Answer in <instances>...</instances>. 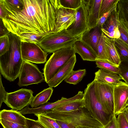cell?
Here are the masks:
<instances>
[{
  "mask_svg": "<svg viewBox=\"0 0 128 128\" xmlns=\"http://www.w3.org/2000/svg\"><path fill=\"white\" fill-rule=\"evenodd\" d=\"M20 10L14 11L2 7L6 14L2 19L10 32L19 36L24 34H43L53 32L57 10L60 0H22Z\"/></svg>",
  "mask_w": 128,
  "mask_h": 128,
  "instance_id": "6da1fadb",
  "label": "cell"
},
{
  "mask_svg": "<svg viewBox=\"0 0 128 128\" xmlns=\"http://www.w3.org/2000/svg\"><path fill=\"white\" fill-rule=\"evenodd\" d=\"M9 50L0 56V72L3 76L10 82L18 77L23 64L21 52L22 42L20 37L10 32L8 34Z\"/></svg>",
  "mask_w": 128,
  "mask_h": 128,
  "instance_id": "7a4b0ae2",
  "label": "cell"
},
{
  "mask_svg": "<svg viewBox=\"0 0 128 128\" xmlns=\"http://www.w3.org/2000/svg\"><path fill=\"white\" fill-rule=\"evenodd\" d=\"M56 120L70 123L75 127L78 126L103 128L104 126L94 118L84 107L74 111L58 112L51 111L44 113Z\"/></svg>",
  "mask_w": 128,
  "mask_h": 128,
  "instance_id": "3957f363",
  "label": "cell"
},
{
  "mask_svg": "<svg viewBox=\"0 0 128 128\" xmlns=\"http://www.w3.org/2000/svg\"><path fill=\"white\" fill-rule=\"evenodd\" d=\"M95 82L94 80L88 84L84 90V108L94 118L104 126L111 120L113 116L108 114L104 110L96 90Z\"/></svg>",
  "mask_w": 128,
  "mask_h": 128,
  "instance_id": "277c9868",
  "label": "cell"
},
{
  "mask_svg": "<svg viewBox=\"0 0 128 128\" xmlns=\"http://www.w3.org/2000/svg\"><path fill=\"white\" fill-rule=\"evenodd\" d=\"M81 37H72L64 30L58 32L51 33L37 44L47 53H53L60 49L73 46L76 42L80 40Z\"/></svg>",
  "mask_w": 128,
  "mask_h": 128,
  "instance_id": "5b68a950",
  "label": "cell"
},
{
  "mask_svg": "<svg viewBox=\"0 0 128 128\" xmlns=\"http://www.w3.org/2000/svg\"><path fill=\"white\" fill-rule=\"evenodd\" d=\"M76 53L73 46L60 49L52 53L43 69L46 83L49 82L59 70Z\"/></svg>",
  "mask_w": 128,
  "mask_h": 128,
  "instance_id": "8992f818",
  "label": "cell"
},
{
  "mask_svg": "<svg viewBox=\"0 0 128 128\" xmlns=\"http://www.w3.org/2000/svg\"><path fill=\"white\" fill-rule=\"evenodd\" d=\"M89 0H82L81 6L76 10L74 22L66 30L72 36L81 37L88 30V14Z\"/></svg>",
  "mask_w": 128,
  "mask_h": 128,
  "instance_id": "52a82bcc",
  "label": "cell"
},
{
  "mask_svg": "<svg viewBox=\"0 0 128 128\" xmlns=\"http://www.w3.org/2000/svg\"><path fill=\"white\" fill-rule=\"evenodd\" d=\"M18 78V84L20 87L38 84L45 81L43 73L37 66L26 61H24Z\"/></svg>",
  "mask_w": 128,
  "mask_h": 128,
  "instance_id": "ba28073f",
  "label": "cell"
},
{
  "mask_svg": "<svg viewBox=\"0 0 128 128\" xmlns=\"http://www.w3.org/2000/svg\"><path fill=\"white\" fill-rule=\"evenodd\" d=\"M33 93L32 90L25 88L8 92L4 102L12 110H21L30 104L34 97Z\"/></svg>",
  "mask_w": 128,
  "mask_h": 128,
  "instance_id": "9c48e42d",
  "label": "cell"
},
{
  "mask_svg": "<svg viewBox=\"0 0 128 128\" xmlns=\"http://www.w3.org/2000/svg\"><path fill=\"white\" fill-rule=\"evenodd\" d=\"M95 82L96 90L104 110L108 114L113 116L114 114V86L100 82Z\"/></svg>",
  "mask_w": 128,
  "mask_h": 128,
  "instance_id": "30bf717a",
  "label": "cell"
},
{
  "mask_svg": "<svg viewBox=\"0 0 128 128\" xmlns=\"http://www.w3.org/2000/svg\"><path fill=\"white\" fill-rule=\"evenodd\" d=\"M21 52L24 61L37 64L47 62V53L36 44L22 42Z\"/></svg>",
  "mask_w": 128,
  "mask_h": 128,
  "instance_id": "8fae6325",
  "label": "cell"
},
{
  "mask_svg": "<svg viewBox=\"0 0 128 128\" xmlns=\"http://www.w3.org/2000/svg\"><path fill=\"white\" fill-rule=\"evenodd\" d=\"M76 13L75 10L60 6L56 12L53 32H58L66 30L74 21Z\"/></svg>",
  "mask_w": 128,
  "mask_h": 128,
  "instance_id": "7c38bea8",
  "label": "cell"
},
{
  "mask_svg": "<svg viewBox=\"0 0 128 128\" xmlns=\"http://www.w3.org/2000/svg\"><path fill=\"white\" fill-rule=\"evenodd\" d=\"M114 114L117 116L126 108V102L128 98V85L122 82L114 87Z\"/></svg>",
  "mask_w": 128,
  "mask_h": 128,
  "instance_id": "4fadbf2b",
  "label": "cell"
},
{
  "mask_svg": "<svg viewBox=\"0 0 128 128\" xmlns=\"http://www.w3.org/2000/svg\"><path fill=\"white\" fill-rule=\"evenodd\" d=\"M102 33L101 28L97 26L86 31L80 38V40L96 57L98 43Z\"/></svg>",
  "mask_w": 128,
  "mask_h": 128,
  "instance_id": "5bb4252c",
  "label": "cell"
},
{
  "mask_svg": "<svg viewBox=\"0 0 128 128\" xmlns=\"http://www.w3.org/2000/svg\"><path fill=\"white\" fill-rule=\"evenodd\" d=\"M76 61L75 54L59 70L47 84L49 87H55L64 80L73 70Z\"/></svg>",
  "mask_w": 128,
  "mask_h": 128,
  "instance_id": "9a60e30c",
  "label": "cell"
},
{
  "mask_svg": "<svg viewBox=\"0 0 128 128\" xmlns=\"http://www.w3.org/2000/svg\"><path fill=\"white\" fill-rule=\"evenodd\" d=\"M122 78L116 73L103 69H99L95 73L94 80L108 84L114 86L121 83Z\"/></svg>",
  "mask_w": 128,
  "mask_h": 128,
  "instance_id": "2e32d148",
  "label": "cell"
},
{
  "mask_svg": "<svg viewBox=\"0 0 128 128\" xmlns=\"http://www.w3.org/2000/svg\"><path fill=\"white\" fill-rule=\"evenodd\" d=\"M102 0H89L88 14V30L97 26L100 10Z\"/></svg>",
  "mask_w": 128,
  "mask_h": 128,
  "instance_id": "e0dca14e",
  "label": "cell"
},
{
  "mask_svg": "<svg viewBox=\"0 0 128 128\" xmlns=\"http://www.w3.org/2000/svg\"><path fill=\"white\" fill-rule=\"evenodd\" d=\"M0 119L26 126V118L20 112L12 109H3L0 112Z\"/></svg>",
  "mask_w": 128,
  "mask_h": 128,
  "instance_id": "ac0fdd59",
  "label": "cell"
},
{
  "mask_svg": "<svg viewBox=\"0 0 128 128\" xmlns=\"http://www.w3.org/2000/svg\"><path fill=\"white\" fill-rule=\"evenodd\" d=\"M104 36L108 52V56L107 60L118 67L121 62L115 45L114 39L110 38L104 34Z\"/></svg>",
  "mask_w": 128,
  "mask_h": 128,
  "instance_id": "d6986e66",
  "label": "cell"
},
{
  "mask_svg": "<svg viewBox=\"0 0 128 128\" xmlns=\"http://www.w3.org/2000/svg\"><path fill=\"white\" fill-rule=\"evenodd\" d=\"M76 53L79 54L83 60L96 62L95 55L80 40H78L73 46Z\"/></svg>",
  "mask_w": 128,
  "mask_h": 128,
  "instance_id": "ffe728a7",
  "label": "cell"
},
{
  "mask_svg": "<svg viewBox=\"0 0 128 128\" xmlns=\"http://www.w3.org/2000/svg\"><path fill=\"white\" fill-rule=\"evenodd\" d=\"M53 89L52 88L44 89L34 97L30 104L32 108L37 107L48 102L52 94Z\"/></svg>",
  "mask_w": 128,
  "mask_h": 128,
  "instance_id": "44dd1931",
  "label": "cell"
},
{
  "mask_svg": "<svg viewBox=\"0 0 128 128\" xmlns=\"http://www.w3.org/2000/svg\"><path fill=\"white\" fill-rule=\"evenodd\" d=\"M84 107V104L83 98L58 106L52 111L58 112H71Z\"/></svg>",
  "mask_w": 128,
  "mask_h": 128,
  "instance_id": "7402d4cb",
  "label": "cell"
},
{
  "mask_svg": "<svg viewBox=\"0 0 128 128\" xmlns=\"http://www.w3.org/2000/svg\"><path fill=\"white\" fill-rule=\"evenodd\" d=\"M116 8L108 18L102 28L109 32L114 31L118 28V14Z\"/></svg>",
  "mask_w": 128,
  "mask_h": 128,
  "instance_id": "603a6c76",
  "label": "cell"
},
{
  "mask_svg": "<svg viewBox=\"0 0 128 128\" xmlns=\"http://www.w3.org/2000/svg\"><path fill=\"white\" fill-rule=\"evenodd\" d=\"M104 35V34L102 32L98 43L96 56V61L107 60L108 58V50Z\"/></svg>",
  "mask_w": 128,
  "mask_h": 128,
  "instance_id": "cb8c5ba5",
  "label": "cell"
},
{
  "mask_svg": "<svg viewBox=\"0 0 128 128\" xmlns=\"http://www.w3.org/2000/svg\"><path fill=\"white\" fill-rule=\"evenodd\" d=\"M86 69L72 70L64 80L65 82L74 85L76 84L82 80L86 73Z\"/></svg>",
  "mask_w": 128,
  "mask_h": 128,
  "instance_id": "d4e9b609",
  "label": "cell"
},
{
  "mask_svg": "<svg viewBox=\"0 0 128 128\" xmlns=\"http://www.w3.org/2000/svg\"><path fill=\"white\" fill-rule=\"evenodd\" d=\"M114 40L121 62L128 63V46L119 39Z\"/></svg>",
  "mask_w": 128,
  "mask_h": 128,
  "instance_id": "484cf974",
  "label": "cell"
},
{
  "mask_svg": "<svg viewBox=\"0 0 128 128\" xmlns=\"http://www.w3.org/2000/svg\"><path fill=\"white\" fill-rule=\"evenodd\" d=\"M116 9L118 16L128 26V0H119Z\"/></svg>",
  "mask_w": 128,
  "mask_h": 128,
  "instance_id": "4316f807",
  "label": "cell"
},
{
  "mask_svg": "<svg viewBox=\"0 0 128 128\" xmlns=\"http://www.w3.org/2000/svg\"><path fill=\"white\" fill-rule=\"evenodd\" d=\"M34 115L37 117L38 120L47 128H61L55 120L47 116L44 113Z\"/></svg>",
  "mask_w": 128,
  "mask_h": 128,
  "instance_id": "83f0119b",
  "label": "cell"
},
{
  "mask_svg": "<svg viewBox=\"0 0 128 128\" xmlns=\"http://www.w3.org/2000/svg\"><path fill=\"white\" fill-rule=\"evenodd\" d=\"M52 32L39 34L26 33L22 34L19 36L22 42L37 44L43 37Z\"/></svg>",
  "mask_w": 128,
  "mask_h": 128,
  "instance_id": "f1b7e54d",
  "label": "cell"
},
{
  "mask_svg": "<svg viewBox=\"0 0 128 128\" xmlns=\"http://www.w3.org/2000/svg\"><path fill=\"white\" fill-rule=\"evenodd\" d=\"M118 27L120 34L119 39L124 42L128 46V26L118 14Z\"/></svg>",
  "mask_w": 128,
  "mask_h": 128,
  "instance_id": "f546056e",
  "label": "cell"
},
{
  "mask_svg": "<svg viewBox=\"0 0 128 128\" xmlns=\"http://www.w3.org/2000/svg\"><path fill=\"white\" fill-rule=\"evenodd\" d=\"M96 67L100 69L110 71L118 74H119V67L108 60H97L96 61Z\"/></svg>",
  "mask_w": 128,
  "mask_h": 128,
  "instance_id": "4dcf8cb0",
  "label": "cell"
},
{
  "mask_svg": "<svg viewBox=\"0 0 128 128\" xmlns=\"http://www.w3.org/2000/svg\"><path fill=\"white\" fill-rule=\"evenodd\" d=\"M60 2L62 7L76 10L81 6L82 0H60Z\"/></svg>",
  "mask_w": 128,
  "mask_h": 128,
  "instance_id": "1f68e13d",
  "label": "cell"
},
{
  "mask_svg": "<svg viewBox=\"0 0 128 128\" xmlns=\"http://www.w3.org/2000/svg\"><path fill=\"white\" fill-rule=\"evenodd\" d=\"M117 0H102L98 16V20L111 8Z\"/></svg>",
  "mask_w": 128,
  "mask_h": 128,
  "instance_id": "d6a6232c",
  "label": "cell"
},
{
  "mask_svg": "<svg viewBox=\"0 0 128 128\" xmlns=\"http://www.w3.org/2000/svg\"><path fill=\"white\" fill-rule=\"evenodd\" d=\"M10 46V40L8 35L0 38V56L9 50Z\"/></svg>",
  "mask_w": 128,
  "mask_h": 128,
  "instance_id": "836d02e7",
  "label": "cell"
},
{
  "mask_svg": "<svg viewBox=\"0 0 128 128\" xmlns=\"http://www.w3.org/2000/svg\"><path fill=\"white\" fill-rule=\"evenodd\" d=\"M118 67L120 70L119 74L128 85V63L121 62Z\"/></svg>",
  "mask_w": 128,
  "mask_h": 128,
  "instance_id": "e575fe53",
  "label": "cell"
},
{
  "mask_svg": "<svg viewBox=\"0 0 128 128\" xmlns=\"http://www.w3.org/2000/svg\"><path fill=\"white\" fill-rule=\"evenodd\" d=\"M119 0H117L115 3L113 5L109 10L104 13L102 16L99 19L97 26L102 28L104 23L110 16L112 12L116 8L118 3Z\"/></svg>",
  "mask_w": 128,
  "mask_h": 128,
  "instance_id": "d590c367",
  "label": "cell"
},
{
  "mask_svg": "<svg viewBox=\"0 0 128 128\" xmlns=\"http://www.w3.org/2000/svg\"><path fill=\"white\" fill-rule=\"evenodd\" d=\"M26 128H47L39 121L26 118Z\"/></svg>",
  "mask_w": 128,
  "mask_h": 128,
  "instance_id": "8d00e7d4",
  "label": "cell"
},
{
  "mask_svg": "<svg viewBox=\"0 0 128 128\" xmlns=\"http://www.w3.org/2000/svg\"><path fill=\"white\" fill-rule=\"evenodd\" d=\"M0 120V123L4 128H26L25 126L2 119Z\"/></svg>",
  "mask_w": 128,
  "mask_h": 128,
  "instance_id": "74e56055",
  "label": "cell"
},
{
  "mask_svg": "<svg viewBox=\"0 0 128 128\" xmlns=\"http://www.w3.org/2000/svg\"><path fill=\"white\" fill-rule=\"evenodd\" d=\"M118 116L116 118L119 128H128V122L123 113Z\"/></svg>",
  "mask_w": 128,
  "mask_h": 128,
  "instance_id": "f35d334b",
  "label": "cell"
},
{
  "mask_svg": "<svg viewBox=\"0 0 128 128\" xmlns=\"http://www.w3.org/2000/svg\"><path fill=\"white\" fill-rule=\"evenodd\" d=\"M101 30L104 34L108 37L113 39H119L120 37V34L118 27L114 31L109 32L101 28Z\"/></svg>",
  "mask_w": 128,
  "mask_h": 128,
  "instance_id": "ab89813d",
  "label": "cell"
},
{
  "mask_svg": "<svg viewBox=\"0 0 128 128\" xmlns=\"http://www.w3.org/2000/svg\"><path fill=\"white\" fill-rule=\"evenodd\" d=\"M8 92L5 90L3 86L1 74L0 75V107L6 98Z\"/></svg>",
  "mask_w": 128,
  "mask_h": 128,
  "instance_id": "60d3db41",
  "label": "cell"
},
{
  "mask_svg": "<svg viewBox=\"0 0 128 128\" xmlns=\"http://www.w3.org/2000/svg\"><path fill=\"white\" fill-rule=\"evenodd\" d=\"M116 118L114 114L111 120L104 126V128H119Z\"/></svg>",
  "mask_w": 128,
  "mask_h": 128,
  "instance_id": "b9f144b4",
  "label": "cell"
},
{
  "mask_svg": "<svg viewBox=\"0 0 128 128\" xmlns=\"http://www.w3.org/2000/svg\"><path fill=\"white\" fill-rule=\"evenodd\" d=\"M0 38L8 35L10 33L4 26L1 19H0Z\"/></svg>",
  "mask_w": 128,
  "mask_h": 128,
  "instance_id": "7bdbcfd3",
  "label": "cell"
},
{
  "mask_svg": "<svg viewBox=\"0 0 128 128\" xmlns=\"http://www.w3.org/2000/svg\"><path fill=\"white\" fill-rule=\"evenodd\" d=\"M56 121L61 128H76V127L70 123L59 120Z\"/></svg>",
  "mask_w": 128,
  "mask_h": 128,
  "instance_id": "ee69618b",
  "label": "cell"
},
{
  "mask_svg": "<svg viewBox=\"0 0 128 128\" xmlns=\"http://www.w3.org/2000/svg\"><path fill=\"white\" fill-rule=\"evenodd\" d=\"M6 16V14L2 7L0 5V18L1 19L4 18Z\"/></svg>",
  "mask_w": 128,
  "mask_h": 128,
  "instance_id": "f6af8a7d",
  "label": "cell"
},
{
  "mask_svg": "<svg viewBox=\"0 0 128 128\" xmlns=\"http://www.w3.org/2000/svg\"><path fill=\"white\" fill-rule=\"evenodd\" d=\"M122 113L124 114L128 122V111L126 109V108L124 109L122 112Z\"/></svg>",
  "mask_w": 128,
  "mask_h": 128,
  "instance_id": "bcb514c9",
  "label": "cell"
},
{
  "mask_svg": "<svg viewBox=\"0 0 128 128\" xmlns=\"http://www.w3.org/2000/svg\"><path fill=\"white\" fill-rule=\"evenodd\" d=\"M76 128H92L90 127L84 126H78L76 127ZM103 128H104V127Z\"/></svg>",
  "mask_w": 128,
  "mask_h": 128,
  "instance_id": "7dc6e473",
  "label": "cell"
},
{
  "mask_svg": "<svg viewBox=\"0 0 128 128\" xmlns=\"http://www.w3.org/2000/svg\"><path fill=\"white\" fill-rule=\"evenodd\" d=\"M126 107L128 106V98L126 102Z\"/></svg>",
  "mask_w": 128,
  "mask_h": 128,
  "instance_id": "c3c4849f",
  "label": "cell"
},
{
  "mask_svg": "<svg viewBox=\"0 0 128 128\" xmlns=\"http://www.w3.org/2000/svg\"><path fill=\"white\" fill-rule=\"evenodd\" d=\"M126 108V109H127V110H128V106Z\"/></svg>",
  "mask_w": 128,
  "mask_h": 128,
  "instance_id": "681fc988",
  "label": "cell"
}]
</instances>
